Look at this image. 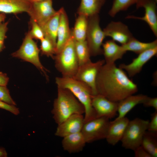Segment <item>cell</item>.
<instances>
[{
    "label": "cell",
    "mask_w": 157,
    "mask_h": 157,
    "mask_svg": "<svg viewBox=\"0 0 157 157\" xmlns=\"http://www.w3.org/2000/svg\"><path fill=\"white\" fill-rule=\"evenodd\" d=\"M97 94L118 102L138 91L136 84L124 71L115 63H105L98 74L96 81Z\"/></svg>",
    "instance_id": "6da1fadb"
},
{
    "label": "cell",
    "mask_w": 157,
    "mask_h": 157,
    "mask_svg": "<svg viewBox=\"0 0 157 157\" xmlns=\"http://www.w3.org/2000/svg\"><path fill=\"white\" fill-rule=\"evenodd\" d=\"M55 81L57 87L69 90L83 106L85 110L84 123L97 118L92 104V91L88 86L72 77H56Z\"/></svg>",
    "instance_id": "7a4b0ae2"
},
{
    "label": "cell",
    "mask_w": 157,
    "mask_h": 157,
    "mask_svg": "<svg viewBox=\"0 0 157 157\" xmlns=\"http://www.w3.org/2000/svg\"><path fill=\"white\" fill-rule=\"evenodd\" d=\"M57 88V97L54 101L51 113L58 125L73 115L85 113L83 106L69 90Z\"/></svg>",
    "instance_id": "3957f363"
},
{
    "label": "cell",
    "mask_w": 157,
    "mask_h": 157,
    "mask_svg": "<svg viewBox=\"0 0 157 157\" xmlns=\"http://www.w3.org/2000/svg\"><path fill=\"white\" fill-rule=\"evenodd\" d=\"M75 42L72 33L67 43L53 57L55 67L62 74V76L73 78L79 67Z\"/></svg>",
    "instance_id": "277c9868"
},
{
    "label": "cell",
    "mask_w": 157,
    "mask_h": 157,
    "mask_svg": "<svg viewBox=\"0 0 157 157\" xmlns=\"http://www.w3.org/2000/svg\"><path fill=\"white\" fill-rule=\"evenodd\" d=\"M149 122L148 120L139 118L129 121L121 141L122 147L126 149L134 150L141 145Z\"/></svg>",
    "instance_id": "5b68a950"
},
{
    "label": "cell",
    "mask_w": 157,
    "mask_h": 157,
    "mask_svg": "<svg viewBox=\"0 0 157 157\" xmlns=\"http://www.w3.org/2000/svg\"><path fill=\"white\" fill-rule=\"evenodd\" d=\"M40 49L29 31L26 34L19 49L11 54L13 57L20 59L33 64L41 71L48 80V70L41 63L39 56Z\"/></svg>",
    "instance_id": "8992f818"
},
{
    "label": "cell",
    "mask_w": 157,
    "mask_h": 157,
    "mask_svg": "<svg viewBox=\"0 0 157 157\" xmlns=\"http://www.w3.org/2000/svg\"><path fill=\"white\" fill-rule=\"evenodd\" d=\"M99 22L98 14L88 17L86 41L91 56H96L103 53L101 46L106 36L100 26Z\"/></svg>",
    "instance_id": "52a82bcc"
},
{
    "label": "cell",
    "mask_w": 157,
    "mask_h": 157,
    "mask_svg": "<svg viewBox=\"0 0 157 157\" xmlns=\"http://www.w3.org/2000/svg\"><path fill=\"white\" fill-rule=\"evenodd\" d=\"M110 122L108 118L101 117L85 122L81 132L86 143L106 139Z\"/></svg>",
    "instance_id": "ba28073f"
},
{
    "label": "cell",
    "mask_w": 157,
    "mask_h": 157,
    "mask_svg": "<svg viewBox=\"0 0 157 157\" xmlns=\"http://www.w3.org/2000/svg\"><path fill=\"white\" fill-rule=\"evenodd\" d=\"M105 63L104 60L95 62L91 61L79 66L73 78L87 84L91 89L93 95L97 94L96 81L98 74Z\"/></svg>",
    "instance_id": "9c48e42d"
},
{
    "label": "cell",
    "mask_w": 157,
    "mask_h": 157,
    "mask_svg": "<svg viewBox=\"0 0 157 157\" xmlns=\"http://www.w3.org/2000/svg\"><path fill=\"white\" fill-rule=\"evenodd\" d=\"M53 7L52 0L31 2L27 12L32 19L41 27L56 12Z\"/></svg>",
    "instance_id": "30bf717a"
},
{
    "label": "cell",
    "mask_w": 157,
    "mask_h": 157,
    "mask_svg": "<svg viewBox=\"0 0 157 157\" xmlns=\"http://www.w3.org/2000/svg\"><path fill=\"white\" fill-rule=\"evenodd\" d=\"M156 2L155 0H138L136 3L137 8H144V15L142 17L128 15L127 19H140L145 22L149 25L156 37L157 36V15Z\"/></svg>",
    "instance_id": "8fae6325"
},
{
    "label": "cell",
    "mask_w": 157,
    "mask_h": 157,
    "mask_svg": "<svg viewBox=\"0 0 157 157\" xmlns=\"http://www.w3.org/2000/svg\"><path fill=\"white\" fill-rule=\"evenodd\" d=\"M92 104L97 118L105 117L110 119L116 115L118 102L111 101L103 96L97 94L93 95Z\"/></svg>",
    "instance_id": "7c38bea8"
},
{
    "label": "cell",
    "mask_w": 157,
    "mask_h": 157,
    "mask_svg": "<svg viewBox=\"0 0 157 157\" xmlns=\"http://www.w3.org/2000/svg\"><path fill=\"white\" fill-rule=\"evenodd\" d=\"M103 30L106 37H111L121 45L126 44L134 37L128 26L120 22L111 21Z\"/></svg>",
    "instance_id": "4fadbf2b"
},
{
    "label": "cell",
    "mask_w": 157,
    "mask_h": 157,
    "mask_svg": "<svg viewBox=\"0 0 157 157\" xmlns=\"http://www.w3.org/2000/svg\"><path fill=\"white\" fill-rule=\"evenodd\" d=\"M157 54V46L146 50L138 54L129 64H120L119 67L124 70L129 77H132L139 73L143 66L153 57Z\"/></svg>",
    "instance_id": "5bb4252c"
},
{
    "label": "cell",
    "mask_w": 157,
    "mask_h": 157,
    "mask_svg": "<svg viewBox=\"0 0 157 157\" xmlns=\"http://www.w3.org/2000/svg\"><path fill=\"white\" fill-rule=\"evenodd\" d=\"M84 124V117L82 114L73 115L58 125L55 135L63 138L81 132Z\"/></svg>",
    "instance_id": "9a60e30c"
},
{
    "label": "cell",
    "mask_w": 157,
    "mask_h": 157,
    "mask_svg": "<svg viewBox=\"0 0 157 157\" xmlns=\"http://www.w3.org/2000/svg\"><path fill=\"white\" fill-rule=\"evenodd\" d=\"M60 9V12L57 33L56 54L64 46L70 38L72 34L66 11L63 7L61 8Z\"/></svg>",
    "instance_id": "2e32d148"
},
{
    "label": "cell",
    "mask_w": 157,
    "mask_h": 157,
    "mask_svg": "<svg viewBox=\"0 0 157 157\" xmlns=\"http://www.w3.org/2000/svg\"><path fill=\"white\" fill-rule=\"evenodd\" d=\"M129 121L125 117L116 121L110 122L105 139L109 144L114 146L121 141Z\"/></svg>",
    "instance_id": "e0dca14e"
},
{
    "label": "cell",
    "mask_w": 157,
    "mask_h": 157,
    "mask_svg": "<svg viewBox=\"0 0 157 157\" xmlns=\"http://www.w3.org/2000/svg\"><path fill=\"white\" fill-rule=\"evenodd\" d=\"M148 96L140 94L130 95L118 102V116L113 121H116L125 117L126 115L137 105L143 103Z\"/></svg>",
    "instance_id": "ac0fdd59"
},
{
    "label": "cell",
    "mask_w": 157,
    "mask_h": 157,
    "mask_svg": "<svg viewBox=\"0 0 157 157\" xmlns=\"http://www.w3.org/2000/svg\"><path fill=\"white\" fill-rule=\"evenodd\" d=\"M63 138L62 147L64 150L70 154L81 151L86 143L81 132L71 134Z\"/></svg>",
    "instance_id": "d6986e66"
},
{
    "label": "cell",
    "mask_w": 157,
    "mask_h": 157,
    "mask_svg": "<svg viewBox=\"0 0 157 157\" xmlns=\"http://www.w3.org/2000/svg\"><path fill=\"white\" fill-rule=\"evenodd\" d=\"M102 46L106 63H115L117 60L121 59L126 52L122 45H119L112 40L106 41Z\"/></svg>",
    "instance_id": "ffe728a7"
},
{
    "label": "cell",
    "mask_w": 157,
    "mask_h": 157,
    "mask_svg": "<svg viewBox=\"0 0 157 157\" xmlns=\"http://www.w3.org/2000/svg\"><path fill=\"white\" fill-rule=\"evenodd\" d=\"M31 4L28 0H0V13L14 14L27 13Z\"/></svg>",
    "instance_id": "44dd1931"
},
{
    "label": "cell",
    "mask_w": 157,
    "mask_h": 157,
    "mask_svg": "<svg viewBox=\"0 0 157 157\" xmlns=\"http://www.w3.org/2000/svg\"><path fill=\"white\" fill-rule=\"evenodd\" d=\"M60 9L41 28L44 37L49 40L56 49L57 33L60 14Z\"/></svg>",
    "instance_id": "7402d4cb"
},
{
    "label": "cell",
    "mask_w": 157,
    "mask_h": 157,
    "mask_svg": "<svg viewBox=\"0 0 157 157\" xmlns=\"http://www.w3.org/2000/svg\"><path fill=\"white\" fill-rule=\"evenodd\" d=\"M106 0H81L77 13L88 17L98 14Z\"/></svg>",
    "instance_id": "603a6c76"
},
{
    "label": "cell",
    "mask_w": 157,
    "mask_h": 157,
    "mask_svg": "<svg viewBox=\"0 0 157 157\" xmlns=\"http://www.w3.org/2000/svg\"><path fill=\"white\" fill-rule=\"evenodd\" d=\"M88 24V17L83 15H78L72 31L73 36L76 41L86 40Z\"/></svg>",
    "instance_id": "cb8c5ba5"
},
{
    "label": "cell",
    "mask_w": 157,
    "mask_h": 157,
    "mask_svg": "<svg viewBox=\"0 0 157 157\" xmlns=\"http://www.w3.org/2000/svg\"><path fill=\"white\" fill-rule=\"evenodd\" d=\"M124 50L132 51L137 54H139L150 49L157 46V40L150 42H140L134 37L126 44L121 45Z\"/></svg>",
    "instance_id": "d4e9b609"
},
{
    "label": "cell",
    "mask_w": 157,
    "mask_h": 157,
    "mask_svg": "<svg viewBox=\"0 0 157 157\" xmlns=\"http://www.w3.org/2000/svg\"><path fill=\"white\" fill-rule=\"evenodd\" d=\"M141 146L152 157H157V133L146 131L143 136Z\"/></svg>",
    "instance_id": "484cf974"
},
{
    "label": "cell",
    "mask_w": 157,
    "mask_h": 157,
    "mask_svg": "<svg viewBox=\"0 0 157 157\" xmlns=\"http://www.w3.org/2000/svg\"><path fill=\"white\" fill-rule=\"evenodd\" d=\"M75 49L79 66L91 61V56L86 40L75 41Z\"/></svg>",
    "instance_id": "4316f807"
},
{
    "label": "cell",
    "mask_w": 157,
    "mask_h": 157,
    "mask_svg": "<svg viewBox=\"0 0 157 157\" xmlns=\"http://www.w3.org/2000/svg\"><path fill=\"white\" fill-rule=\"evenodd\" d=\"M138 0H114L108 14L112 17L120 11L126 10L131 5L136 3Z\"/></svg>",
    "instance_id": "83f0119b"
},
{
    "label": "cell",
    "mask_w": 157,
    "mask_h": 157,
    "mask_svg": "<svg viewBox=\"0 0 157 157\" xmlns=\"http://www.w3.org/2000/svg\"><path fill=\"white\" fill-rule=\"evenodd\" d=\"M40 51L41 54L53 59L56 54V48L52 42L47 38H44L40 40Z\"/></svg>",
    "instance_id": "f1b7e54d"
},
{
    "label": "cell",
    "mask_w": 157,
    "mask_h": 157,
    "mask_svg": "<svg viewBox=\"0 0 157 157\" xmlns=\"http://www.w3.org/2000/svg\"><path fill=\"white\" fill-rule=\"evenodd\" d=\"M30 23L31 29L29 32L32 38L40 41L43 39L44 38V34L40 26L32 19H30Z\"/></svg>",
    "instance_id": "f546056e"
},
{
    "label": "cell",
    "mask_w": 157,
    "mask_h": 157,
    "mask_svg": "<svg viewBox=\"0 0 157 157\" xmlns=\"http://www.w3.org/2000/svg\"><path fill=\"white\" fill-rule=\"evenodd\" d=\"M0 100L10 105H16L6 86H0Z\"/></svg>",
    "instance_id": "4dcf8cb0"
},
{
    "label": "cell",
    "mask_w": 157,
    "mask_h": 157,
    "mask_svg": "<svg viewBox=\"0 0 157 157\" xmlns=\"http://www.w3.org/2000/svg\"><path fill=\"white\" fill-rule=\"evenodd\" d=\"M8 22H3L0 24V51L4 48V42L8 30Z\"/></svg>",
    "instance_id": "1f68e13d"
},
{
    "label": "cell",
    "mask_w": 157,
    "mask_h": 157,
    "mask_svg": "<svg viewBox=\"0 0 157 157\" xmlns=\"http://www.w3.org/2000/svg\"><path fill=\"white\" fill-rule=\"evenodd\" d=\"M148 131L157 133V110L151 115V120L149 121L147 130Z\"/></svg>",
    "instance_id": "d6a6232c"
},
{
    "label": "cell",
    "mask_w": 157,
    "mask_h": 157,
    "mask_svg": "<svg viewBox=\"0 0 157 157\" xmlns=\"http://www.w3.org/2000/svg\"><path fill=\"white\" fill-rule=\"evenodd\" d=\"M0 108L8 111L15 115L19 113V109L14 105L9 104L0 100Z\"/></svg>",
    "instance_id": "836d02e7"
},
{
    "label": "cell",
    "mask_w": 157,
    "mask_h": 157,
    "mask_svg": "<svg viewBox=\"0 0 157 157\" xmlns=\"http://www.w3.org/2000/svg\"><path fill=\"white\" fill-rule=\"evenodd\" d=\"M133 151L135 157H152L141 145L137 147Z\"/></svg>",
    "instance_id": "e575fe53"
},
{
    "label": "cell",
    "mask_w": 157,
    "mask_h": 157,
    "mask_svg": "<svg viewBox=\"0 0 157 157\" xmlns=\"http://www.w3.org/2000/svg\"><path fill=\"white\" fill-rule=\"evenodd\" d=\"M146 107H152L157 110V98L148 97L142 104Z\"/></svg>",
    "instance_id": "d590c367"
},
{
    "label": "cell",
    "mask_w": 157,
    "mask_h": 157,
    "mask_svg": "<svg viewBox=\"0 0 157 157\" xmlns=\"http://www.w3.org/2000/svg\"><path fill=\"white\" fill-rule=\"evenodd\" d=\"M9 79V78L6 74L0 72V86H6Z\"/></svg>",
    "instance_id": "8d00e7d4"
},
{
    "label": "cell",
    "mask_w": 157,
    "mask_h": 157,
    "mask_svg": "<svg viewBox=\"0 0 157 157\" xmlns=\"http://www.w3.org/2000/svg\"><path fill=\"white\" fill-rule=\"evenodd\" d=\"M6 18V14L2 13H0V24L3 22H5Z\"/></svg>",
    "instance_id": "74e56055"
},
{
    "label": "cell",
    "mask_w": 157,
    "mask_h": 157,
    "mask_svg": "<svg viewBox=\"0 0 157 157\" xmlns=\"http://www.w3.org/2000/svg\"><path fill=\"white\" fill-rule=\"evenodd\" d=\"M7 156V153L3 148H0V157H6Z\"/></svg>",
    "instance_id": "f35d334b"
},
{
    "label": "cell",
    "mask_w": 157,
    "mask_h": 157,
    "mask_svg": "<svg viewBox=\"0 0 157 157\" xmlns=\"http://www.w3.org/2000/svg\"><path fill=\"white\" fill-rule=\"evenodd\" d=\"M31 3L33 2H42L45 1L52 0H28Z\"/></svg>",
    "instance_id": "ab89813d"
},
{
    "label": "cell",
    "mask_w": 157,
    "mask_h": 157,
    "mask_svg": "<svg viewBox=\"0 0 157 157\" xmlns=\"http://www.w3.org/2000/svg\"><path fill=\"white\" fill-rule=\"evenodd\" d=\"M1 52V51H0V52Z\"/></svg>",
    "instance_id": "60d3db41"
}]
</instances>
